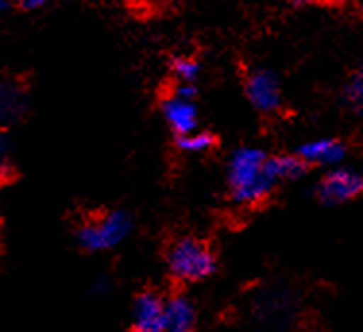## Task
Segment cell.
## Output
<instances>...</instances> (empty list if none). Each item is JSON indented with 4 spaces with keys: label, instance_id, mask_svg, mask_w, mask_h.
I'll return each instance as SVG.
<instances>
[{
    "label": "cell",
    "instance_id": "obj_1",
    "mask_svg": "<svg viewBox=\"0 0 363 332\" xmlns=\"http://www.w3.org/2000/svg\"><path fill=\"white\" fill-rule=\"evenodd\" d=\"M267 155L263 149L242 145L234 149L226 165V186L232 203L240 207H253L265 201L277 187L267 170Z\"/></svg>",
    "mask_w": 363,
    "mask_h": 332
},
{
    "label": "cell",
    "instance_id": "obj_2",
    "mask_svg": "<svg viewBox=\"0 0 363 332\" xmlns=\"http://www.w3.org/2000/svg\"><path fill=\"white\" fill-rule=\"evenodd\" d=\"M168 277L182 286L205 282L217 270V257L207 242L196 236H182L167 249Z\"/></svg>",
    "mask_w": 363,
    "mask_h": 332
},
{
    "label": "cell",
    "instance_id": "obj_3",
    "mask_svg": "<svg viewBox=\"0 0 363 332\" xmlns=\"http://www.w3.org/2000/svg\"><path fill=\"white\" fill-rule=\"evenodd\" d=\"M132 215L124 209H111L79 224L76 242L87 253H103L120 248L133 234Z\"/></svg>",
    "mask_w": 363,
    "mask_h": 332
},
{
    "label": "cell",
    "instance_id": "obj_4",
    "mask_svg": "<svg viewBox=\"0 0 363 332\" xmlns=\"http://www.w3.org/2000/svg\"><path fill=\"white\" fill-rule=\"evenodd\" d=\"M244 93L259 114H274L282 109V87L272 70H250L244 77Z\"/></svg>",
    "mask_w": 363,
    "mask_h": 332
},
{
    "label": "cell",
    "instance_id": "obj_5",
    "mask_svg": "<svg viewBox=\"0 0 363 332\" xmlns=\"http://www.w3.org/2000/svg\"><path fill=\"white\" fill-rule=\"evenodd\" d=\"M362 174L344 166H333L328 172L323 174L321 180L315 184V197L321 201L325 207L344 205L357 195H362Z\"/></svg>",
    "mask_w": 363,
    "mask_h": 332
},
{
    "label": "cell",
    "instance_id": "obj_6",
    "mask_svg": "<svg viewBox=\"0 0 363 332\" xmlns=\"http://www.w3.org/2000/svg\"><path fill=\"white\" fill-rule=\"evenodd\" d=\"M161 112L164 122L176 138L186 135L199 128V111H197L196 99L184 97L180 93L172 91L168 97L162 99Z\"/></svg>",
    "mask_w": 363,
    "mask_h": 332
},
{
    "label": "cell",
    "instance_id": "obj_7",
    "mask_svg": "<svg viewBox=\"0 0 363 332\" xmlns=\"http://www.w3.org/2000/svg\"><path fill=\"white\" fill-rule=\"evenodd\" d=\"M197 326V307L184 292H174L164 298L162 332H194Z\"/></svg>",
    "mask_w": 363,
    "mask_h": 332
},
{
    "label": "cell",
    "instance_id": "obj_8",
    "mask_svg": "<svg viewBox=\"0 0 363 332\" xmlns=\"http://www.w3.org/2000/svg\"><path fill=\"white\" fill-rule=\"evenodd\" d=\"M296 153L309 166H338L348 157V145L338 138H317L303 141Z\"/></svg>",
    "mask_w": 363,
    "mask_h": 332
},
{
    "label": "cell",
    "instance_id": "obj_9",
    "mask_svg": "<svg viewBox=\"0 0 363 332\" xmlns=\"http://www.w3.org/2000/svg\"><path fill=\"white\" fill-rule=\"evenodd\" d=\"M164 296L155 290L140 292L132 304L133 331H153L161 328Z\"/></svg>",
    "mask_w": 363,
    "mask_h": 332
},
{
    "label": "cell",
    "instance_id": "obj_10",
    "mask_svg": "<svg viewBox=\"0 0 363 332\" xmlns=\"http://www.w3.org/2000/svg\"><path fill=\"white\" fill-rule=\"evenodd\" d=\"M311 166L301 159L298 153H284V155H269L267 170L272 182L279 186L284 182H296L309 172Z\"/></svg>",
    "mask_w": 363,
    "mask_h": 332
},
{
    "label": "cell",
    "instance_id": "obj_11",
    "mask_svg": "<svg viewBox=\"0 0 363 332\" xmlns=\"http://www.w3.org/2000/svg\"><path fill=\"white\" fill-rule=\"evenodd\" d=\"M28 109L23 91L12 82H0V126H10Z\"/></svg>",
    "mask_w": 363,
    "mask_h": 332
},
{
    "label": "cell",
    "instance_id": "obj_12",
    "mask_svg": "<svg viewBox=\"0 0 363 332\" xmlns=\"http://www.w3.org/2000/svg\"><path fill=\"white\" fill-rule=\"evenodd\" d=\"M342 103L354 116L363 118V64L354 70L344 83Z\"/></svg>",
    "mask_w": 363,
    "mask_h": 332
},
{
    "label": "cell",
    "instance_id": "obj_13",
    "mask_svg": "<svg viewBox=\"0 0 363 332\" xmlns=\"http://www.w3.org/2000/svg\"><path fill=\"white\" fill-rule=\"evenodd\" d=\"M215 145H217L215 135L209 132H203L199 128L178 138V149L182 153H188V155H205V153L213 151Z\"/></svg>",
    "mask_w": 363,
    "mask_h": 332
},
{
    "label": "cell",
    "instance_id": "obj_14",
    "mask_svg": "<svg viewBox=\"0 0 363 332\" xmlns=\"http://www.w3.org/2000/svg\"><path fill=\"white\" fill-rule=\"evenodd\" d=\"M170 72L174 77V83H196L201 74V64L194 56H176L170 62Z\"/></svg>",
    "mask_w": 363,
    "mask_h": 332
},
{
    "label": "cell",
    "instance_id": "obj_15",
    "mask_svg": "<svg viewBox=\"0 0 363 332\" xmlns=\"http://www.w3.org/2000/svg\"><path fill=\"white\" fill-rule=\"evenodd\" d=\"M8 174H10V160H8V145H6V139L0 132V182L6 178Z\"/></svg>",
    "mask_w": 363,
    "mask_h": 332
},
{
    "label": "cell",
    "instance_id": "obj_16",
    "mask_svg": "<svg viewBox=\"0 0 363 332\" xmlns=\"http://www.w3.org/2000/svg\"><path fill=\"white\" fill-rule=\"evenodd\" d=\"M111 288H112V284L106 277L97 278L95 282L91 284V292H93V294H97V296H105V294L111 292Z\"/></svg>",
    "mask_w": 363,
    "mask_h": 332
},
{
    "label": "cell",
    "instance_id": "obj_17",
    "mask_svg": "<svg viewBox=\"0 0 363 332\" xmlns=\"http://www.w3.org/2000/svg\"><path fill=\"white\" fill-rule=\"evenodd\" d=\"M50 2H55V0H18V4L23 10H41V8L49 6Z\"/></svg>",
    "mask_w": 363,
    "mask_h": 332
},
{
    "label": "cell",
    "instance_id": "obj_18",
    "mask_svg": "<svg viewBox=\"0 0 363 332\" xmlns=\"http://www.w3.org/2000/svg\"><path fill=\"white\" fill-rule=\"evenodd\" d=\"M18 4V0H0V12H6L8 8H12Z\"/></svg>",
    "mask_w": 363,
    "mask_h": 332
},
{
    "label": "cell",
    "instance_id": "obj_19",
    "mask_svg": "<svg viewBox=\"0 0 363 332\" xmlns=\"http://www.w3.org/2000/svg\"><path fill=\"white\" fill-rule=\"evenodd\" d=\"M288 4H292V6H303V4H309V2H313V0H284Z\"/></svg>",
    "mask_w": 363,
    "mask_h": 332
},
{
    "label": "cell",
    "instance_id": "obj_20",
    "mask_svg": "<svg viewBox=\"0 0 363 332\" xmlns=\"http://www.w3.org/2000/svg\"><path fill=\"white\" fill-rule=\"evenodd\" d=\"M135 332H162L161 328H153V331H135Z\"/></svg>",
    "mask_w": 363,
    "mask_h": 332
},
{
    "label": "cell",
    "instance_id": "obj_21",
    "mask_svg": "<svg viewBox=\"0 0 363 332\" xmlns=\"http://www.w3.org/2000/svg\"><path fill=\"white\" fill-rule=\"evenodd\" d=\"M149 2H167V0H149Z\"/></svg>",
    "mask_w": 363,
    "mask_h": 332
},
{
    "label": "cell",
    "instance_id": "obj_22",
    "mask_svg": "<svg viewBox=\"0 0 363 332\" xmlns=\"http://www.w3.org/2000/svg\"><path fill=\"white\" fill-rule=\"evenodd\" d=\"M362 195H363V180H362Z\"/></svg>",
    "mask_w": 363,
    "mask_h": 332
}]
</instances>
